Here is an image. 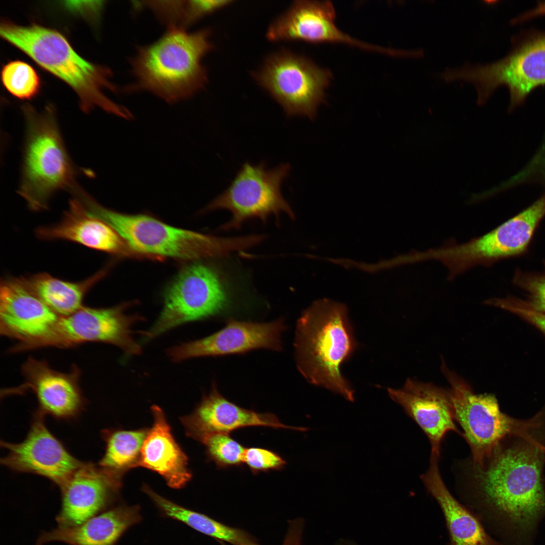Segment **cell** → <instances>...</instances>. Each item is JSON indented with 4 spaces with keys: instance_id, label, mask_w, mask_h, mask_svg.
<instances>
[{
    "instance_id": "obj_17",
    "label": "cell",
    "mask_w": 545,
    "mask_h": 545,
    "mask_svg": "<svg viewBox=\"0 0 545 545\" xmlns=\"http://www.w3.org/2000/svg\"><path fill=\"white\" fill-rule=\"evenodd\" d=\"M283 319L265 323L229 319L220 331L204 338L172 347L168 354L175 362L191 358L243 353L264 348L282 349Z\"/></svg>"
},
{
    "instance_id": "obj_22",
    "label": "cell",
    "mask_w": 545,
    "mask_h": 545,
    "mask_svg": "<svg viewBox=\"0 0 545 545\" xmlns=\"http://www.w3.org/2000/svg\"><path fill=\"white\" fill-rule=\"evenodd\" d=\"M36 234L41 239L68 240L114 255H126L132 252L113 228L90 214L75 197L70 200L68 209L60 222L39 227Z\"/></svg>"
},
{
    "instance_id": "obj_1",
    "label": "cell",
    "mask_w": 545,
    "mask_h": 545,
    "mask_svg": "<svg viewBox=\"0 0 545 545\" xmlns=\"http://www.w3.org/2000/svg\"><path fill=\"white\" fill-rule=\"evenodd\" d=\"M540 460L533 449L499 446L481 464L470 458L458 464L460 486L478 510H493L528 528L545 510Z\"/></svg>"
},
{
    "instance_id": "obj_28",
    "label": "cell",
    "mask_w": 545,
    "mask_h": 545,
    "mask_svg": "<svg viewBox=\"0 0 545 545\" xmlns=\"http://www.w3.org/2000/svg\"><path fill=\"white\" fill-rule=\"evenodd\" d=\"M148 429L134 430H104V455L98 465L122 476L130 469L137 467L141 448Z\"/></svg>"
},
{
    "instance_id": "obj_14",
    "label": "cell",
    "mask_w": 545,
    "mask_h": 545,
    "mask_svg": "<svg viewBox=\"0 0 545 545\" xmlns=\"http://www.w3.org/2000/svg\"><path fill=\"white\" fill-rule=\"evenodd\" d=\"M37 410L29 432L20 443L1 441L8 454L1 463L14 471L43 476L61 486L83 463L73 457L47 428Z\"/></svg>"
},
{
    "instance_id": "obj_15",
    "label": "cell",
    "mask_w": 545,
    "mask_h": 545,
    "mask_svg": "<svg viewBox=\"0 0 545 545\" xmlns=\"http://www.w3.org/2000/svg\"><path fill=\"white\" fill-rule=\"evenodd\" d=\"M336 11L330 1H295L268 28L271 41H303L340 43L394 55L395 50L364 43L343 33L336 25Z\"/></svg>"
},
{
    "instance_id": "obj_13",
    "label": "cell",
    "mask_w": 545,
    "mask_h": 545,
    "mask_svg": "<svg viewBox=\"0 0 545 545\" xmlns=\"http://www.w3.org/2000/svg\"><path fill=\"white\" fill-rule=\"evenodd\" d=\"M126 307L123 305L108 308L83 306L60 317L47 347L68 348L87 342H102L115 345L127 354H139L141 347L134 339L131 328L143 319L126 314Z\"/></svg>"
},
{
    "instance_id": "obj_12",
    "label": "cell",
    "mask_w": 545,
    "mask_h": 545,
    "mask_svg": "<svg viewBox=\"0 0 545 545\" xmlns=\"http://www.w3.org/2000/svg\"><path fill=\"white\" fill-rule=\"evenodd\" d=\"M60 317L27 287L21 278L2 279L0 333L18 341L9 352L46 347Z\"/></svg>"
},
{
    "instance_id": "obj_24",
    "label": "cell",
    "mask_w": 545,
    "mask_h": 545,
    "mask_svg": "<svg viewBox=\"0 0 545 545\" xmlns=\"http://www.w3.org/2000/svg\"><path fill=\"white\" fill-rule=\"evenodd\" d=\"M440 454L431 451L428 469L420 479L444 515L450 535L449 545H500L487 534L478 518L450 493L440 473Z\"/></svg>"
},
{
    "instance_id": "obj_36",
    "label": "cell",
    "mask_w": 545,
    "mask_h": 545,
    "mask_svg": "<svg viewBox=\"0 0 545 545\" xmlns=\"http://www.w3.org/2000/svg\"><path fill=\"white\" fill-rule=\"evenodd\" d=\"M542 15H545V1L539 2L534 8L515 18L512 22L514 24L519 23Z\"/></svg>"
},
{
    "instance_id": "obj_2",
    "label": "cell",
    "mask_w": 545,
    "mask_h": 545,
    "mask_svg": "<svg viewBox=\"0 0 545 545\" xmlns=\"http://www.w3.org/2000/svg\"><path fill=\"white\" fill-rule=\"evenodd\" d=\"M210 33L168 27L158 40L137 49L130 61L134 81L125 90L148 92L169 103L194 96L208 81L202 60L214 47Z\"/></svg>"
},
{
    "instance_id": "obj_23",
    "label": "cell",
    "mask_w": 545,
    "mask_h": 545,
    "mask_svg": "<svg viewBox=\"0 0 545 545\" xmlns=\"http://www.w3.org/2000/svg\"><path fill=\"white\" fill-rule=\"evenodd\" d=\"M151 409L153 423L143 442L137 467L157 473L173 488H181L192 477L187 457L174 439L162 410L156 405Z\"/></svg>"
},
{
    "instance_id": "obj_3",
    "label": "cell",
    "mask_w": 545,
    "mask_h": 545,
    "mask_svg": "<svg viewBox=\"0 0 545 545\" xmlns=\"http://www.w3.org/2000/svg\"><path fill=\"white\" fill-rule=\"evenodd\" d=\"M0 34L41 67L68 84L78 95L84 112L88 113L98 107L125 119H132L127 108L104 94L105 90H117L111 81L110 70L82 58L61 33L37 24L21 26L4 20Z\"/></svg>"
},
{
    "instance_id": "obj_18",
    "label": "cell",
    "mask_w": 545,
    "mask_h": 545,
    "mask_svg": "<svg viewBox=\"0 0 545 545\" xmlns=\"http://www.w3.org/2000/svg\"><path fill=\"white\" fill-rule=\"evenodd\" d=\"M21 371L24 382L5 393L30 391L36 397L38 411L60 419L77 416L84 408L85 400L79 386L81 372L77 365L65 373L52 369L45 360L29 357Z\"/></svg>"
},
{
    "instance_id": "obj_27",
    "label": "cell",
    "mask_w": 545,
    "mask_h": 545,
    "mask_svg": "<svg viewBox=\"0 0 545 545\" xmlns=\"http://www.w3.org/2000/svg\"><path fill=\"white\" fill-rule=\"evenodd\" d=\"M142 490L164 516L182 522L201 533L232 545H259L244 531L173 503L156 493L146 484L143 485Z\"/></svg>"
},
{
    "instance_id": "obj_5",
    "label": "cell",
    "mask_w": 545,
    "mask_h": 545,
    "mask_svg": "<svg viewBox=\"0 0 545 545\" xmlns=\"http://www.w3.org/2000/svg\"><path fill=\"white\" fill-rule=\"evenodd\" d=\"M81 201L87 211L113 228L133 252L192 260L226 255L250 246L247 236L219 237L177 228L147 215L119 213L101 205L88 194Z\"/></svg>"
},
{
    "instance_id": "obj_6",
    "label": "cell",
    "mask_w": 545,
    "mask_h": 545,
    "mask_svg": "<svg viewBox=\"0 0 545 545\" xmlns=\"http://www.w3.org/2000/svg\"><path fill=\"white\" fill-rule=\"evenodd\" d=\"M25 121L21 179L18 191L32 210L47 209L52 195L69 191L77 171L66 149L51 105L38 112L25 104Z\"/></svg>"
},
{
    "instance_id": "obj_29",
    "label": "cell",
    "mask_w": 545,
    "mask_h": 545,
    "mask_svg": "<svg viewBox=\"0 0 545 545\" xmlns=\"http://www.w3.org/2000/svg\"><path fill=\"white\" fill-rule=\"evenodd\" d=\"M1 79L6 90L21 99H30L40 89V80L36 71L29 64L15 60L4 65Z\"/></svg>"
},
{
    "instance_id": "obj_26",
    "label": "cell",
    "mask_w": 545,
    "mask_h": 545,
    "mask_svg": "<svg viewBox=\"0 0 545 545\" xmlns=\"http://www.w3.org/2000/svg\"><path fill=\"white\" fill-rule=\"evenodd\" d=\"M101 270L79 282H71L43 272L21 279L41 301L61 317L70 315L81 308L85 296L104 275Z\"/></svg>"
},
{
    "instance_id": "obj_31",
    "label": "cell",
    "mask_w": 545,
    "mask_h": 545,
    "mask_svg": "<svg viewBox=\"0 0 545 545\" xmlns=\"http://www.w3.org/2000/svg\"><path fill=\"white\" fill-rule=\"evenodd\" d=\"M243 461L254 475L270 470H281L287 464L286 460L275 452L254 447L245 448Z\"/></svg>"
},
{
    "instance_id": "obj_35",
    "label": "cell",
    "mask_w": 545,
    "mask_h": 545,
    "mask_svg": "<svg viewBox=\"0 0 545 545\" xmlns=\"http://www.w3.org/2000/svg\"><path fill=\"white\" fill-rule=\"evenodd\" d=\"M303 526V521L301 519L291 521L282 545H300Z\"/></svg>"
},
{
    "instance_id": "obj_37",
    "label": "cell",
    "mask_w": 545,
    "mask_h": 545,
    "mask_svg": "<svg viewBox=\"0 0 545 545\" xmlns=\"http://www.w3.org/2000/svg\"><path fill=\"white\" fill-rule=\"evenodd\" d=\"M337 545H358L355 543L351 541L346 540H342L338 542Z\"/></svg>"
},
{
    "instance_id": "obj_21",
    "label": "cell",
    "mask_w": 545,
    "mask_h": 545,
    "mask_svg": "<svg viewBox=\"0 0 545 545\" xmlns=\"http://www.w3.org/2000/svg\"><path fill=\"white\" fill-rule=\"evenodd\" d=\"M388 390L427 436L431 450L441 453L442 441L449 431L462 435L454 422L450 390L408 378L402 389Z\"/></svg>"
},
{
    "instance_id": "obj_4",
    "label": "cell",
    "mask_w": 545,
    "mask_h": 545,
    "mask_svg": "<svg viewBox=\"0 0 545 545\" xmlns=\"http://www.w3.org/2000/svg\"><path fill=\"white\" fill-rule=\"evenodd\" d=\"M347 312L341 303L314 302L297 321L294 347L297 367L307 381L353 402L354 390L340 370L356 347Z\"/></svg>"
},
{
    "instance_id": "obj_8",
    "label": "cell",
    "mask_w": 545,
    "mask_h": 545,
    "mask_svg": "<svg viewBox=\"0 0 545 545\" xmlns=\"http://www.w3.org/2000/svg\"><path fill=\"white\" fill-rule=\"evenodd\" d=\"M446 78L449 82L463 80L473 84L479 105L485 103L497 87L505 85L513 108L533 89L545 85V33L528 40L497 62L448 69Z\"/></svg>"
},
{
    "instance_id": "obj_25",
    "label": "cell",
    "mask_w": 545,
    "mask_h": 545,
    "mask_svg": "<svg viewBox=\"0 0 545 545\" xmlns=\"http://www.w3.org/2000/svg\"><path fill=\"white\" fill-rule=\"evenodd\" d=\"M140 510L137 505L113 507L78 525L43 531L36 543L59 541L68 545H116L129 527L141 521Z\"/></svg>"
},
{
    "instance_id": "obj_16",
    "label": "cell",
    "mask_w": 545,
    "mask_h": 545,
    "mask_svg": "<svg viewBox=\"0 0 545 545\" xmlns=\"http://www.w3.org/2000/svg\"><path fill=\"white\" fill-rule=\"evenodd\" d=\"M122 477L83 462L59 487L62 505L56 519L58 527L78 525L110 508L121 488Z\"/></svg>"
},
{
    "instance_id": "obj_10",
    "label": "cell",
    "mask_w": 545,
    "mask_h": 545,
    "mask_svg": "<svg viewBox=\"0 0 545 545\" xmlns=\"http://www.w3.org/2000/svg\"><path fill=\"white\" fill-rule=\"evenodd\" d=\"M442 370L451 386L455 421L471 450L470 459L481 464L488 458L507 435L524 423L502 413L492 395H476L469 386L443 363Z\"/></svg>"
},
{
    "instance_id": "obj_7",
    "label": "cell",
    "mask_w": 545,
    "mask_h": 545,
    "mask_svg": "<svg viewBox=\"0 0 545 545\" xmlns=\"http://www.w3.org/2000/svg\"><path fill=\"white\" fill-rule=\"evenodd\" d=\"M290 169L288 163L268 169L264 161L257 165L246 162L228 188L203 211L220 209L230 211L231 219L222 226L223 230L238 229L246 221L252 219L264 222L270 216L278 217L282 213L293 219L292 209L281 191Z\"/></svg>"
},
{
    "instance_id": "obj_32",
    "label": "cell",
    "mask_w": 545,
    "mask_h": 545,
    "mask_svg": "<svg viewBox=\"0 0 545 545\" xmlns=\"http://www.w3.org/2000/svg\"><path fill=\"white\" fill-rule=\"evenodd\" d=\"M514 283L529 295L527 304L533 309L545 313V271L541 274L517 273Z\"/></svg>"
},
{
    "instance_id": "obj_9",
    "label": "cell",
    "mask_w": 545,
    "mask_h": 545,
    "mask_svg": "<svg viewBox=\"0 0 545 545\" xmlns=\"http://www.w3.org/2000/svg\"><path fill=\"white\" fill-rule=\"evenodd\" d=\"M254 77L288 117L313 119L332 76L306 57L282 49L267 57Z\"/></svg>"
},
{
    "instance_id": "obj_33",
    "label": "cell",
    "mask_w": 545,
    "mask_h": 545,
    "mask_svg": "<svg viewBox=\"0 0 545 545\" xmlns=\"http://www.w3.org/2000/svg\"><path fill=\"white\" fill-rule=\"evenodd\" d=\"M491 305L516 313L545 333V313L536 311L526 303L511 299H493Z\"/></svg>"
},
{
    "instance_id": "obj_11",
    "label": "cell",
    "mask_w": 545,
    "mask_h": 545,
    "mask_svg": "<svg viewBox=\"0 0 545 545\" xmlns=\"http://www.w3.org/2000/svg\"><path fill=\"white\" fill-rule=\"evenodd\" d=\"M228 302L227 291L217 271L204 264H192L169 287L159 316L143 335L147 339H152L184 323L215 315Z\"/></svg>"
},
{
    "instance_id": "obj_34",
    "label": "cell",
    "mask_w": 545,
    "mask_h": 545,
    "mask_svg": "<svg viewBox=\"0 0 545 545\" xmlns=\"http://www.w3.org/2000/svg\"><path fill=\"white\" fill-rule=\"evenodd\" d=\"M103 1H70L64 2V6L68 10L84 16L96 18L101 13Z\"/></svg>"
},
{
    "instance_id": "obj_19",
    "label": "cell",
    "mask_w": 545,
    "mask_h": 545,
    "mask_svg": "<svg viewBox=\"0 0 545 545\" xmlns=\"http://www.w3.org/2000/svg\"><path fill=\"white\" fill-rule=\"evenodd\" d=\"M545 215V195L497 228L462 243L461 258L469 267L489 265L524 252L540 221Z\"/></svg>"
},
{
    "instance_id": "obj_30",
    "label": "cell",
    "mask_w": 545,
    "mask_h": 545,
    "mask_svg": "<svg viewBox=\"0 0 545 545\" xmlns=\"http://www.w3.org/2000/svg\"><path fill=\"white\" fill-rule=\"evenodd\" d=\"M205 447L206 456L219 468L241 467L245 448L229 433L209 435L201 442Z\"/></svg>"
},
{
    "instance_id": "obj_20",
    "label": "cell",
    "mask_w": 545,
    "mask_h": 545,
    "mask_svg": "<svg viewBox=\"0 0 545 545\" xmlns=\"http://www.w3.org/2000/svg\"><path fill=\"white\" fill-rule=\"evenodd\" d=\"M181 421L189 437L201 442L207 436L217 433H229L250 426L291 429L305 431L306 427L282 423L271 413H258L241 407L224 397L215 383L210 392L204 396L194 411L183 416Z\"/></svg>"
},
{
    "instance_id": "obj_38",
    "label": "cell",
    "mask_w": 545,
    "mask_h": 545,
    "mask_svg": "<svg viewBox=\"0 0 545 545\" xmlns=\"http://www.w3.org/2000/svg\"><path fill=\"white\" fill-rule=\"evenodd\" d=\"M540 162L543 170H545V156L541 158Z\"/></svg>"
}]
</instances>
